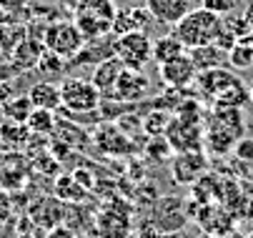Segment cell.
Listing matches in <instances>:
<instances>
[{
	"label": "cell",
	"mask_w": 253,
	"mask_h": 238,
	"mask_svg": "<svg viewBox=\"0 0 253 238\" xmlns=\"http://www.w3.org/2000/svg\"><path fill=\"white\" fill-rule=\"evenodd\" d=\"M188 55H191V60H193V65H196L198 73L213 71V68H226V60H228V53L221 50L215 43L193 48V50H188Z\"/></svg>",
	"instance_id": "2e32d148"
},
{
	"label": "cell",
	"mask_w": 253,
	"mask_h": 238,
	"mask_svg": "<svg viewBox=\"0 0 253 238\" xmlns=\"http://www.w3.org/2000/svg\"><path fill=\"white\" fill-rule=\"evenodd\" d=\"M68 5L73 8V13H76V10L95 13V15L111 20V23H113V18H116V13H118V8H116L113 0H68Z\"/></svg>",
	"instance_id": "d6986e66"
},
{
	"label": "cell",
	"mask_w": 253,
	"mask_h": 238,
	"mask_svg": "<svg viewBox=\"0 0 253 238\" xmlns=\"http://www.w3.org/2000/svg\"><path fill=\"white\" fill-rule=\"evenodd\" d=\"M13 213V203H10V196L5 191H0V223H5Z\"/></svg>",
	"instance_id": "1f68e13d"
},
{
	"label": "cell",
	"mask_w": 253,
	"mask_h": 238,
	"mask_svg": "<svg viewBox=\"0 0 253 238\" xmlns=\"http://www.w3.org/2000/svg\"><path fill=\"white\" fill-rule=\"evenodd\" d=\"M221 33H223V18L221 15H215L206 8H193L188 15H183L173 25L170 36L178 38L186 50H193V48L215 43Z\"/></svg>",
	"instance_id": "6da1fadb"
},
{
	"label": "cell",
	"mask_w": 253,
	"mask_h": 238,
	"mask_svg": "<svg viewBox=\"0 0 253 238\" xmlns=\"http://www.w3.org/2000/svg\"><path fill=\"white\" fill-rule=\"evenodd\" d=\"M251 95H253V93H251Z\"/></svg>",
	"instance_id": "8d00e7d4"
},
{
	"label": "cell",
	"mask_w": 253,
	"mask_h": 238,
	"mask_svg": "<svg viewBox=\"0 0 253 238\" xmlns=\"http://www.w3.org/2000/svg\"><path fill=\"white\" fill-rule=\"evenodd\" d=\"M228 63L236 71H248V68H253V33L238 38V43L228 53Z\"/></svg>",
	"instance_id": "ac0fdd59"
},
{
	"label": "cell",
	"mask_w": 253,
	"mask_h": 238,
	"mask_svg": "<svg viewBox=\"0 0 253 238\" xmlns=\"http://www.w3.org/2000/svg\"><path fill=\"white\" fill-rule=\"evenodd\" d=\"M148 93H151V78L143 71H128V68H123L111 98L118 100V103H140L143 98H148Z\"/></svg>",
	"instance_id": "52a82bcc"
},
{
	"label": "cell",
	"mask_w": 253,
	"mask_h": 238,
	"mask_svg": "<svg viewBox=\"0 0 253 238\" xmlns=\"http://www.w3.org/2000/svg\"><path fill=\"white\" fill-rule=\"evenodd\" d=\"M123 73V63L113 55V58H105L100 60L95 68H93V76H90V83L100 90L103 98H111L113 90H116V83Z\"/></svg>",
	"instance_id": "8fae6325"
},
{
	"label": "cell",
	"mask_w": 253,
	"mask_h": 238,
	"mask_svg": "<svg viewBox=\"0 0 253 238\" xmlns=\"http://www.w3.org/2000/svg\"><path fill=\"white\" fill-rule=\"evenodd\" d=\"M60 108L70 116H90L103 106V95L90 80H81L68 76L60 80Z\"/></svg>",
	"instance_id": "7a4b0ae2"
},
{
	"label": "cell",
	"mask_w": 253,
	"mask_h": 238,
	"mask_svg": "<svg viewBox=\"0 0 253 238\" xmlns=\"http://www.w3.org/2000/svg\"><path fill=\"white\" fill-rule=\"evenodd\" d=\"M158 73H161V80L168 88H173V90L188 88L191 83H196V76H198V71H196V65H193L188 53L170 60V63H166V65H158Z\"/></svg>",
	"instance_id": "ba28073f"
},
{
	"label": "cell",
	"mask_w": 253,
	"mask_h": 238,
	"mask_svg": "<svg viewBox=\"0 0 253 238\" xmlns=\"http://www.w3.org/2000/svg\"><path fill=\"white\" fill-rule=\"evenodd\" d=\"M15 95V90H13V85H8V83H0V106L3 103H8V100Z\"/></svg>",
	"instance_id": "d6a6232c"
},
{
	"label": "cell",
	"mask_w": 253,
	"mask_h": 238,
	"mask_svg": "<svg viewBox=\"0 0 253 238\" xmlns=\"http://www.w3.org/2000/svg\"><path fill=\"white\" fill-rule=\"evenodd\" d=\"M130 18H133V23H135L138 30H148V25L156 23L146 5H135V8H130Z\"/></svg>",
	"instance_id": "f1b7e54d"
},
{
	"label": "cell",
	"mask_w": 253,
	"mask_h": 238,
	"mask_svg": "<svg viewBox=\"0 0 253 238\" xmlns=\"http://www.w3.org/2000/svg\"><path fill=\"white\" fill-rule=\"evenodd\" d=\"M43 45H45V50L60 55L63 60H73L83 50L85 38L81 36L76 23L65 20V23H53L43 30Z\"/></svg>",
	"instance_id": "277c9868"
},
{
	"label": "cell",
	"mask_w": 253,
	"mask_h": 238,
	"mask_svg": "<svg viewBox=\"0 0 253 238\" xmlns=\"http://www.w3.org/2000/svg\"><path fill=\"white\" fill-rule=\"evenodd\" d=\"M163 138L168 141L173 153L203 151V128H201V123H188V120H180V118H170Z\"/></svg>",
	"instance_id": "5b68a950"
},
{
	"label": "cell",
	"mask_w": 253,
	"mask_h": 238,
	"mask_svg": "<svg viewBox=\"0 0 253 238\" xmlns=\"http://www.w3.org/2000/svg\"><path fill=\"white\" fill-rule=\"evenodd\" d=\"M113 55L128 71H146V65L153 60V40L148 38V30H130L118 36L113 40Z\"/></svg>",
	"instance_id": "3957f363"
},
{
	"label": "cell",
	"mask_w": 253,
	"mask_h": 238,
	"mask_svg": "<svg viewBox=\"0 0 253 238\" xmlns=\"http://www.w3.org/2000/svg\"><path fill=\"white\" fill-rule=\"evenodd\" d=\"M85 186L76 181V176H60L55 183V198L58 200H83L85 198Z\"/></svg>",
	"instance_id": "603a6c76"
},
{
	"label": "cell",
	"mask_w": 253,
	"mask_h": 238,
	"mask_svg": "<svg viewBox=\"0 0 253 238\" xmlns=\"http://www.w3.org/2000/svg\"><path fill=\"white\" fill-rule=\"evenodd\" d=\"M35 65H38V71L45 73V76H63V71H65V60L60 55L50 53V50H45Z\"/></svg>",
	"instance_id": "d4e9b609"
},
{
	"label": "cell",
	"mask_w": 253,
	"mask_h": 238,
	"mask_svg": "<svg viewBox=\"0 0 253 238\" xmlns=\"http://www.w3.org/2000/svg\"><path fill=\"white\" fill-rule=\"evenodd\" d=\"M3 118H5V116H3V108H0V123H3Z\"/></svg>",
	"instance_id": "d590c367"
},
{
	"label": "cell",
	"mask_w": 253,
	"mask_h": 238,
	"mask_svg": "<svg viewBox=\"0 0 253 238\" xmlns=\"http://www.w3.org/2000/svg\"><path fill=\"white\" fill-rule=\"evenodd\" d=\"M201 8H206V10H211L215 15H221V18H226L236 8V0H201Z\"/></svg>",
	"instance_id": "83f0119b"
},
{
	"label": "cell",
	"mask_w": 253,
	"mask_h": 238,
	"mask_svg": "<svg viewBox=\"0 0 253 238\" xmlns=\"http://www.w3.org/2000/svg\"><path fill=\"white\" fill-rule=\"evenodd\" d=\"M246 10H251V13H253V0H248V5H246Z\"/></svg>",
	"instance_id": "e575fe53"
},
{
	"label": "cell",
	"mask_w": 253,
	"mask_h": 238,
	"mask_svg": "<svg viewBox=\"0 0 253 238\" xmlns=\"http://www.w3.org/2000/svg\"><path fill=\"white\" fill-rule=\"evenodd\" d=\"M28 98H30V103L33 108H41V111H50L55 113L60 108V88L50 80H41V83H35L30 90H28Z\"/></svg>",
	"instance_id": "9a60e30c"
},
{
	"label": "cell",
	"mask_w": 253,
	"mask_h": 238,
	"mask_svg": "<svg viewBox=\"0 0 253 238\" xmlns=\"http://www.w3.org/2000/svg\"><path fill=\"white\" fill-rule=\"evenodd\" d=\"M45 238H83V236H78L73 228H68V226H63V223H60V226L50 228Z\"/></svg>",
	"instance_id": "4dcf8cb0"
},
{
	"label": "cell",
	"mask_w": 253,
	"mask_h": 238,
	"mask_svg": "<svg viewBox=\"0 0 253 238\" xmlns=\"http://www.w3.org/2000/svg\"><path fill=\"white\" fill-rule=\"evenodd\" d=\"M238 78L228 71V68H213V71H203L196 76V85H198V93L206 95V98H213L218 93H223L228 85H233Z\"/></svg>",
	"instance_id": "7c38bea8"
},
{
	"label": "cell",
	"mask_w": 253,
	"mask_h": 238,
	"mask_svg": "<svg viewBox=\"0 0 253 238\" xmlns=\"http://www.w3.org/2000/svg\"><path fill=\"white\" fill-rule=\"evenodd\" d=\"M186 53L188 50L180 45V40L173 38L170 33H168V36H161L158 40H153V60L158 65H166V63H170V60H175L180 55H186Z\"/></svg>",
	"instance_id": "e0dca14e"
},
{
	"label": "cell",
	"mask_w": 253,
	"mask_h": 238,
	"mask_svg": "<svg viewBox=\"0 0 253 238\" xmlns=\"http://www.w3.org/2000/svg\"><path fill=\"white\" fill-rule=\"evenodd\" d=\"M95 233L98 238H128L130 216L121 213L118 208H105L95 216Z\"/></svg>",
	"instance_id": "9c48e42d"
},
{
	"label": "cell",
	"mask_w": 253,
	"mask_h": 238,
	"mask_svg": "<svg viewBox=\"0 0 253 238\" xmlns=\"http://www.w3.org/2000/svg\"><path fill=\"white\" fill-rule=\"evenodd\" d=\"M233 153L238 160H253V138H241L236 146H233Z\"/></svg>",
	"instance_id": "f546056e"
},
{
	"label": "cell",
	"mask_w": 253,
	"mask_h": 238,
	"mask_svg": "<svg viewBox=\"0 0 253 238\" xmlns=\"http://www.w3.org/2000/svg\"><path fill=\"white\" fill-rule=\"evenodd\" d=\"M73 23H76V28L81 30V36L85 38V43L111 36V20H105V18H100V15H95V13L76 10V13H73Z\"/></svg>",
	"instance_id": "5bb4252c"
},
{
	"label": "cell",
	"mask_w": 253,
	"mask_h": 238,
	"mask_svg": "<svg viewBox=\"0 0 253 238\" xmlns=\"http://www.w3.org/2000/svg\"><path fill=\"white\" fill-rule=\"evenodd\" d=\"M0 108H3V116H5L8 120H13V123H23V125H25L28 116L33 113V103H30L28 93H25V95H13L8 103H3Z\"/></svg>",
	"instance_id": "44dd1931"
},
{
	"label": "cell",
	"mask_w": 253,
	"mask_h": 238,
	"mask_svg": "<svg viewBox=\"0 0 253 238\" xmlns=\"http://www.w3.org/2000/svg\"><path fill=\"white\" fill-rule=\"evenodd\" d=\"M168 123H170V116H168L166 111H151L146 118H143L140 130H143V133H148L151 138H158V135L166 133Z\"/></svg>",
	"instance_id": "cb8c5ba5"
},
{
	"label": "cell",
	"mask_w": 253,
	"mask_h": 238,
	"mask_svg": "<svg viewBox=\"0 0 253 238\" xmlns=\"http://www.w3.org/2000/svg\"><path fill=\"white\" fill-rule=\"evenodd\" d=\"M191 3L193 0H146V8H148V13L153 15L156 23L175 25L180 18L193 10Z\"/></svg>",
	"instance_id": "30bf717a"
},
{
	"label": "cell",
	"mask_w": 253,
	"mask_h": 238,
	"mask_svg": "<svg viewBox=\"0 0 253 238\" xmlns=\"http://www.w3.org/2000/svg\"><path fill=\"white\" fill-rule=\"evenodd\" d=\"M208 171V158L203 151H193V153H175L173 163H170V173L173 181L180 186H193L198 183Z\"/></svg>",
	"instance_id": "8992f818"
},
{
	"label": "cell",
	"mask_w": 253,
	"mask_h": 238,
	"mask_svg": "<svg viewBox=\"0 0 253 238\" xmlns=\"http://www.w3.org/2000/svg\"><path fill=\"white\" fill-rule=\"evenodd\" d=\"M0 138H3L5 143H23L28 138V128L23 123L5 120V123H0Z\"/></svg>",
	"instance_id": "484cf974"
},
{
	"label": "cell",
	"mask_w": 253,
	"mask_h": 238,
	"mask_svg": "<svg viewBox=\"0 0 253 238\" xmlns=\"http://www.w3.org/2000/svg\"><path fill=\"white\" fill-rule=\"evenodd\" d=\"M130 30H138L133 18H130V10H118L113 23H111V36L118 38V36H126V33H130Z\"/></svg>",
	"instance_id": "4316f807"
},
{
	"label": "cell",
	"mask_w": 253,
	"mask_h": 238,
	"mask_svg": "<svg viewBox=\"0 0 253 238\" xmlns=\"http://www.w3.org/2000/svg\"><path fill=\"white\" fill-rule=\"evenodd\" d=\"M251 238H253V236H251Z\"/></svg>",
	"instance_id": "74e56055"
},
{
	"label": "cell",
	"mask_w": 253,
	"mask_h": 238,
	"mask_svg": "<svg viewBox=\"0 0 253 238\" xmlns=\"http://www.w3.org/2000/svg\"><path fill=\"white\" fill-rule=\"evenodd\" d=\"M251 93L246 90V85L241 80H236L233 85H228L223 93L215 95V106H223V108H241L243 103H248Z\"/></svg>",
	"instance_id": "7402d4cb"
},
{
	"label": "cell",
	"mask_w": 253,
	"mask_h": 238,
	"mask_svg": "<svg viewBox=\"0 0 253 238\" xmlns=\"http://www.w3.org/2000/svg\"><path fill=\"white\" fill-rule=\"evenodd\" d=\"M25 128L30 135H50V133H55V116L50 111L33 108V113L25 120Z\"/></svg>",
	"instance_id": "ffe728a7"
},
{
	"label": "cell",
	"mask_w": 253,
	"mask_h": 238,
	"mask_svg": "<svg viewBox=\"0 0 253 238\" xmlns=\"http://www.w3.org/2000/svg\"><path fill=\"white\" fill-rule=\"evenodd\" d=\"M128 3H133V8H135V5H146V0H128Z\"/></svg>",
	"instance_id": "836d02e7"
},
{
	"label": "cell",
	"mask_w": 253,
	"mask_h": 238,
	"mask_svg": "<svg viewBox=\"0 0 253 238\" xmlns=\"http://www.w3.org/2000/svg\"><path fill=\"white\" fill-rule=\"evenodd\" d=\"M95 143L103 153H111V156H126L135 151V146L128 141V135L121 130V125H103L95 135Z\"/></svg>",
	"instance_id": "4fadbf2b"
}]
</instances>
